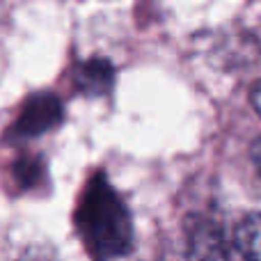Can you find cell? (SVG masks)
<instances>
[{
	"instance_id": "cell-4",
	"label": "cell",
	"mask_w": 261,
	"mask_h": 261,
	"mask_svg": "<svg viewBox=\"0 0 261 261\" xmlns=\"http://www.w3.org/2000/svg\"><path fill=\"white\" fill-rule=\"evenodd\" d=\"M73 81H76V85L81 87L85 94H92V96L106 94L115 81L113 64H110L108 60H99V58L87 60V62H83L81 67L76 69Z\"/></svg>"
},
{
	"instance_id": "cell-1",
	"label": "cell",
	"mask_w": 261,
	"mask_h": 261,
	"mask_svg": "<svg viewBox=\"0 0 261 261\" xmlns=\"http://www.w3.org/2000/svg\"><path fill=\"white\" fill-rule=\"evenodd\" d=\"M76 227L96 261L122 259L133 248L130 213L103 172L87 181L76 208Z\"/></svg>"
},
{
	"instance_id": "cell-3",
	"label": "cell",
	"mask_w": 261,
	"mask_h": 261,
	"mask_svg": "<svg viewBox=\"0 0 261 261\" xmlns=\"http://www.w3.org/2000/svg\"><path fill=\"white\" fill-rule=\"evenodd\" d=\"M188 261H229L225 236L220 227L211 220L197 218L188 227V245H186Z\"/></svg>"
},
{
	"instance_id": "cell-5",
	"label": "cell",
	"mask_w": 261,
	"mask_h": 261,
	"mask_svg": "<svg viewBox=\"0 0 261 261\" xmlns=\"http://www.w3.org/2000/svg\"><path fill=\"white\" fill-rule=\"evenodd\" d=\"M234 245L245 261H261V211L243 216L234 229Z\"/></svg>"
},
{
	"instance_id": "cell-9",
	"label": "cell",
	"mask_w": 261,
	"mask_h": 261,
	"mask_svg": "<svg viewBox=\"0 0 261 261\" xmlns=\"http://www.w3.org/2000/svg\"><path fill=\"white\" fill-rule=\"evenodd\" d=\"M252 161H254V165H257V172L261 176V138H257L252 142Z\"/></svg>"
},
{
	"instance_id": "cell-8",
	"label": "cell",
	"mask_w": 261,
	"mask_h": 261,
	"mask_svg": "<svg viewBox=\"0 0 261 261\" xmlns=\"http://www.w3.org/2000/svg\"><path fill=\"white\" fill-rule=\"evenodd\" d=\"M250 101H252V106H254V110L259 113V117H261V81H257L252 85V90H250Z\"/></svg>"
},
{
	"instance_id": "cell-7",
	"label": "cell",
	"mask_w": 261,
	"mask_h": 261,
	"mask_svg": "<svg viewBox=\"0 0 261 261\" xmlns=\"http://www.w3.org/2000/svg\"><path fill=\"white\" fill-rule=\"evenodd\" d=\"M18 261H60V257L46 245H35V248H28Z\"/></svg>"
},
{
	"instance_id": "cell-6",
	"label": "cell",
	"mask_w": 261,
	"mask_h": 261,
	"mask_svg": "<svg viewBox=\"0 0 261 261\" xmlns=\"http://www.w3.org/2000/svg\"><path fill=\"white\" fill-rule=\"evenodd\" d=\"M14 167H16V174H18V184H21L23 188H30V186H35L37 179L44 174V165H41L39 161H35V158L18 161Z\"/></svg>"
},
{
	"instance_id": "cell-2",
	"label": "cell",
	"mask_w": 261,
	"mask_h": 261,
	"mask_svg": "<svg viewBox=\"0 0 261 261\" xmlns=\"http://www.w3.org/2000/svg\"><path fill=\"white\" fill-rule=\"evenodd\" d=\"M64 110L58 96L53 94H35L25 101V106L18 113V119L12 126V135L18 140L37 138V135L53 130L62 122Z\"/></svg>"
}]
</instances>
